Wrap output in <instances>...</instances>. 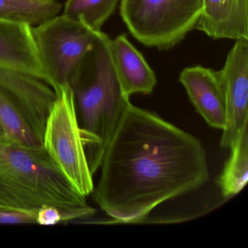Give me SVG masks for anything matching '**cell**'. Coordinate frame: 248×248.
<instances>
[{"mask_svg": "<svg viewBox=\"0 0 248 248\" xmlns=\"http://www.w3.org/2000/svg\"><path fill=\"white\" fill-rule=\"evenodd\" d=\"M98 33L63 15L32 27L45 79L56 93L63 85L72 87L75 83Z\"/></svg>", "mask_w": 248, "mask_h": 248, "instance_id": "obj_5", "label": "cell"}, {"mask_svg": "<svg viewBox=\"0 0 248 248\" xmlns=\"http://www.w3.org/2000/svg\"><path fill=\"white\" fill-rule=\"evenodd\" d=\"M66 179L43 146L34 147L0 136V207L38 211L89 205Z\"/></svg>", "mask_w": 248, "mask_h": 248, "instance_id": "obj_2", "label": "cell"}, {"mask_svg": "<svg viewBox=\"0 0 248 248\" xmlns=\"http://www.w3.org/2000/svg\"><path fill=\"white\" fill-rule=\"evenodd\" d=\"M224 93L226 123L220 146L233 147L248 125V40H236L224 66L216 71Z\"/></svg>", "mask_w": 248, "mask_h": 248, "instance_id": "obj_8", "label": "cell"}, {"mask_svg": "<svg viewBox=\"0 0 248 248\" xmlns=\"http://www.w3.org/2000/svg\"><path fill=\"white\" fill-rule=\"evenodd\" d=\"M120 15L130 34L146 47L168 50L195 29L203 0H120Z\"/></svg>", "mask_w": 248, "mask_h": 248, "instance_id": "obj_6", "label": "cell"}, {"mask_svg": "<svg viewBox=\"0 0 248 248\" xmlns=\"http://www.w3.org/2000/svg\"><path fill=\"white\" fill-rule=\"evenodd\" d=\"M37 211H21L0 207V224L37 223Z\"/></svg>", "mask_w": 248, "mask_h": 248, "instance_id": "obj_16", "label": "cell"}, {"mask_svg": "<svg viewBox=\"0 0 248 248\" xmlns=\"http://www.w3.org/2000/svg\"><path fill=\"white\" fill-rule=\"evenodd\" d=\"M230 150V156L217 181L225 198L237 194L248 183V125Z\"/></svg>", "mask_w": 248, "mask_h": 248, "instance_id": "obj_13", "label": "cell"}, {"mask_svg": "<svg viewBox=\"0 0 248 248\" xmlns=\"http://www.w3.org/2000/svg\"><path fill=\"white\" fill-rule=\"evenodd\" d=\"M57 93L44 79L0 67V122L6 137L27 146H43L45 128Z\"/></svg>", "mask_w": 248, "mask_h": 248, "instance_id": "obj_4", "label": "cell"}, {"mask_svg": "<svg viewBox=\"0 0 248 248\" xmlns=\"http://www.w3.org/2000/svg\"><path fill=\"white\" fill-rule=\"evenodd\" d=\"M110 46L123 93L129 98L135 93H152L156 76L141 53L124 34L111 40Z\"/></svg>", "mask_w": 248, "mask_h": 248, "instance_id": "obj_12", "label": "cell"}, {"mask_svg": "<svg viewBox=\"0 0 248 248\" xmlns=\"http://www.w3.org/2000/svg\"><path fill=\"white\" fill-rule=\"evenodd\" d=\"M110 42L108 35L99 31L72 86L82 115V140L93 175L99 169L106 149L130 103L122 92Z\"/></svg>", "mask_w": 248, "mask_h": 248, "instance_id": "obj_3", "label": "cell"}, {"mask_svg": "<svg viewBox=\"0 0 248 248\" xmlns=\"http://www.w3.org/2000/svg\"><path fill=\"white\" fill-rule=\"evenodd\" d=\"M62 8L56 0H0V19L39 25L56 16Z\"/></svg>", "mask_w": 248, "mask_h": 248, "instance_id": "obj_14", "label": "cell"}, {"mask_svg": "<svg viewBox=\"0 0 248 248\" xmlns=\"http://www.w3.org/2000/svg\"><path fill=\"white\" fill-rule=\"evenodd\" d=\"M195 29L214 40H248V0H203Z\"/></svg>", "mask_w": 248, "mask_h": 248, "instance_id": "obj_10", "label": "cell"}, {"mask_svg": "<svg viewBox=\"0 0 248 248\" xmlns=\"http://www.w3.org/2000/svg\"><path fill=\"white\" fill-rule=\"evenodd\" d=\"M95 202L119 222L144 218L161 203L209 180L202 143L156 113L127 105L101 161Z\"/></svg>", "mask_w": 248, "mask_h": 248, "instance_id": "obj_1", "label": "cell"}, {"mask_svg": "<svg viewBox=\"0 0 248 248\" xmlns=\"http://www.w3.org/2000/svg\"><path fill=\"white\" fill-rule=\"evenodd\" d=\"M120 2V0H67L62 15L98 32Z\"/></svg>", "mask_w": 248, "mask_h": 248, "instance_id": "obj_15", "label": "cell"}, {"mask_svg": "<svg viewBox=\"0 0 248 248\" xmlns=\"http://www.w3.org/2000/svg\"><path fill=\"white\" fill-rule=\"evenodd\" d=\"M0 136H5V130H4L3 126L0 122Z\"/></svg>", "mask_w": 248, "mask_h": 248, "instance_id": "obj_18", "label": "cell"}, {"mask_svg": "<svg viewBox=\"0 0 248 248\" xmlns=\"http://www.w3.org/2000/svg\"><path fill=\"white\" fill-rule=\"evenodd\" d=\"M0 67L27 72L45 79L32 26L0 19Z\"/></svg>", "mask_w": 248, "mask_h": 248, "instance_id": "obj_11", "label": "cell"}, {"mask_svg": "<svg viewBox=\"0 0 248 248\" xmlns=\"http://www.w3.org/2000/svg\"><path fill=\"white\" fill-rule=\"evenodd\" d=\"M43 145L72 186L85 197L90 195L94 188L93 175L85 154L75 94L69 85H63L57 93L46 123Z\"/></svg>", "mask_w": 248, "mask_h": 248, "instance_id": "obj_7", "label": "cell"}, {"mask_svg": "<svg viewBox=\"0 0 248 248\" xmlns=\"http://www.w3.org/2000/svg\"><path fill=\"white\" fill-rule=\"evenodd\" d=\"M179 82L207 124L223 130L226 123V101L216 71L201 66L185 68L180 74Z\"/></svg>", "mask_w": 248, "mask_h": 248, "instance_id": "obj_9", "label": "cell"}, {"mask_svg": "<svg viewBox=\"0 0 248 248\" xmlns=\"http://www.w3.org/2000/svg\"><path fill=\"white\" fill-rule=\"evenodd\" d=\"M65 211L66 210H60L56 207L45 206L37 211V223L40 225H56L65 223L63 214Z\"/></svg>", "mask_w": 248, "mask_h": 248, "instance_id": "obj_17", "label": "cell"}]
</instances>
